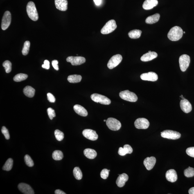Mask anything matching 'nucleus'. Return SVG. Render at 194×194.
Masks as SVG:
<instances>
[{
  "instance_id": "nucleus-39",
  "label": "nucleus",
  "mask_w": 194,
  "mask_h": 194,
  "mask_svg": "<svg viewBox=\"0 0 194 194\" xmlns=\"http://www.w3.org/2000/svg\"><path fill=\"white\" fill-rule=\"evenodd\" d=\"M47 113L48 116L50 119L52 120L56 116L55 111L51 107L47 109Z\"/></svg>"
},
{
  "instance_id": "nucleus-16",
  "label": "nucleus",
  "mask_w": 194,
  "mask_h": 194,
  "mask_svg": "<svg viewBox=\"0 0 194 194\" xmlns=\"http://www.w3.org/2000/svg\"><path fill=\"white\" fill-rule=\"evenodd\" d=\"M180 107L181 109L185 113H188L190 112L192 110V106L191 104L186 98L181 100Z\"/></svg>"
},
{
  "instance_id": "nucleus-47",
  "label": "nucleus",
  "mask_w": 194,
  "mask_h": 194,
  "mask_svg": "<svg viewBox=\"0 0 194 194\" xmlns=\"http://www.w3.org/2000/svg\"><path fill=\"white\" fill-rule=\"evenodd\" d=\"M55 194H66V193H65L64 192H63L62 190H55Z\"/></svg>"
},
{
  "instance_id": "nucleus-22",
  "label": "nucleus",
  "mask_w": 194,
  "mask_h": 194,
  "mask_svg": "<svg viewBox=\"0 0 194 194\" xmlns=\"http://www.w3.org/2000/svg\"><path fill=\"white\" fill-rule=\"evenodd\" d=\"M157 0H146L144 2L143 8L145 10H150L158 4Z\"/></svg>"
},
{
  "instance_id": "nucleus-1",
  "label": "nucleus",
  "mask_w": 194,
  "mask_h": 194,
  "mask_svg": "<svg viewBox=\"0 0 194 194\" xmlns=\"http://www.w3.org/2000/svg\"><path fill=\"white\" fill-rule=\"evenodd\" d=\"M183 34L182 29L180 27L175 26L171 29L168 32V37L170 40L177 41L182 37Z\"/></svg>"
},
{
  "instance_id": "nucleus-33",
  "label": "nucleus",
  "mask_w": 194,
  "mask_h": 194,
  "mask_svg": "<svg viewBox=\"0 0 194 194\" xmlns=\"http://www.w3.org/2000/svg\"><path fill=\"white\" fill-rule=\"evenodd\" d=\"M30 43L29 41H25L22 50V54L24 55H28L29 51Z\"/></svg>"
},
{
  "instance_id": "nucleus-21",
  "label": "nucleus",
  "mask_w": 194,
  "mask_h": 194,
  "mask_svg": "<svg viewBox=\"0 0 194 194\" xmlns=\"http://www.w3.org/2000/svg\"><path fill=\"white\" fill-rule=\"evenodd\" d=\"M128 176L127 174L123 173L119 175L116 181V184L119 187H122L128 180Z\"/></svg>"
},
{
  "instance_id": "nucleus-44",
  "label": "nucleus",
  "mask_w": 194,
  "mask_h": 194,
  "mask_svg": "<svg viewBox=\"0 0 194 194\" xmlns=\"http://www.w3.org/2000/svg\"><path fill=\"white\" fill-rule=\"evenodd\" d=\"M42 67L46 69H48L50 68V63L48 60H45L44 64L42 65Z\"/></svg>"
},
{
  "instance_id": "nucleus-46",
  "label": "nucleus",
  "mask_w": 194,
  "mask_h": 194,
  "mask_svg": "<svg viewBox=\"0 0 194 194\" xmlns=\"http://www.w3.org/2000/svg\"><path fill=\"white\" fill-rule=\"evenodd\" d=\"M118 153L120 155L122 156H125L127 154L126 153L125 150H124L123 148L122 147H120L119 149Z\"/></svg>"
},
{
  "instance_id": "nucleus-36",
  "label": "nucleus",
  "mask_w": 194,
  "mask_h": 194,
  "mask_svg": "<svg viewBox=\"0 0 194 194\" xmlns=\"http://www.w3.org/2000/svg\"><path fill=\"white\" fill-rule=\"evenodd\" d=\"M54 135L56 138L57 141H60L63 139L64 134L63 133L61 132L58 129H56L54 132Z\"/></svg>"
},
{
  "instance_id": "nucleus-24",
  "label": "nucleus",
  "mask_w": 194,
  "mask_h": 194,
  "mask_svg": "<svg viewBox=\"0 0 194 194\" xmlns=\"http://www.w3.org/2000/svg\"><path fill=\"white\" fill-rule=\"evenodd\" d=\"M84 153L86 157L89 159H94L97 155L96 151L91 148L85 149L84 150Z\"/></svg>"
},
{
  "instance_id": "nucleus-42",
  "label": "nucleus",
  "mask_w": 194,
  "mask_h": 194,
  "mask_svg": "<svg viewBox=\"0 0 194 194\" xmlns=\"http://www.w3.org/2000/svg\"><path fill=\"white\" fill-rule=\"evenodd\" d=\"M186 152L188 155L194 157V147H190L187 148Z\"/></svg>"
},
{
  "instance_id": "nucleus-30",
  "label": "nucleus",
  "mask_w": 194,
  "mask_h": 194,
  "mask_svg": "<svg viewBox=\"0 0 194 194\" xmlns=\"http://www.w3.org/2000/svg\"><path fill=\"white\" fill-rule=\"evenodd\" d=\"M52 157L53 159L56 161L61 160L63 157V154L60 151L55 150L54 151L52 154Z\"/></svg>"
},
{
  "instance_id": "nucleus-12",
  "label": "nucleus",
  "mask_w": 194,
  "mask_h": 194,
  "mask_svg": "<svg viewBox=\"0 0 194 194\" xmlns=\"http://www.w3.org/2000/svg\"><path fill=\"white\" fill-rule=\"evenodd\" d=\"M66 60L67 62L71 63L73 66L80 65L86 62L85 58L82 57L70 56L66 58Z\"/></svg>"
},
{
  "instance_id": "nucleus-35",
  "label": "nucleus",
  "mask_w": 194,
  "mask_h": 194,
  "mask_svg": "<svg viewBox=\"0 0 194 194\" xmlns=\"http://www.w3.org/2000/svg\"><path fill=\"white\" fill-rule=\"evenodd\" d=\"M3 66L5 68L7 73H10L12 70V63L10 61L6 60L4 62Z\"/></svg>"
},
{
  "instance_id": "nucleus-34",
  "label": "nucleus",
  "mask_w": 194,
  "mask_h": 194,
  "mask_svg": "<svg viewBox=\"0 0 194 194\" xmlns=\"http://www.w3.org/2000/svg\"><path fill=\"white\" fill-rule=\"evenodd\" d=\"M184 175L186 177L190 178L194 176V168L189 167L184 171Z\"/></svg>"
},
{
  "instance_id": "nucleus-41",
  "label": "nucleus",
  "mask_w": 194,
  "mask_h": 194,
  "mask_svg": "<svg viewBox=\"0 0 194 194\" xmlns=\"http://www.w3.org/2000/svg\"><path fill=\"white\" fill-rule=\"evenodd\" d=\"M126 154H131L133 152V149L131 146L129 145H124L123 147Z\"/></svg>"
},
{
  "instance_id": "nucleus-7",
  "label": "nucleus",
  "mask_w": 194,
  "mask_h": 194,
  "mask_svg": "<svg viewBox=\"0 0 194 194\" xmlns=\"http://www.w3.org/2000/svg\"><path fill=\"white\" fill-rule=\"evenodd\" d=\"M190 63V57L187 54H183L179 58L180 67L181 71H186Z\"/></svg>"
},
{
  "instance_id": "nucleus-45",
  "label": "nucleus",
  "mask_w": 194,
  "mask_h": 194,
  "mask_svg": "<svg viewBox=\"0 0 194 194\" xmlns=\"http://www.w3.org/2000/svg\"><path fill=\"white\" fill-rule=\"evenodd\" d=\"M58 64V61H57V60H55L52 61V66H53V68H54V69L55 70H57V71H58V70H59V69Z\"/></svg>"
},
{
  "instance_id": "nucleus-19",
  "label": "nucleus",
  "mask_w": 194,
  "mask_h": 194,
  "mask_svg": "<svg viewBox=\"0 0 194 194\" xmlns=\"http://www.w3.org/2000/svg\"><path fill=\"white\" fill-rule=\"evenodd\" d=\"M166 178L170 182L173 183L177 181L178 176L177 172L174 169H170L166 173Z\"/></svg>"
},
{
  "instance_id": "nucleus-6",
  "label": "nucleus",
  "mask_w": 194,
  "mask_h": 194,
  "mask_svg": "<svg viewBox=\"0 0 194 194\" xmlns=\"http://www.w3.org/2000/svg\"><path fill=\"white\" fill-rule=\"evenodd\" d=\"M106 124L109 129L114 131L119 130L121 127L120 122L116 119L113 118H108L106 120Z\"/></svg>"
},
{
  "instance_id": "nucleus-13",
  "label": "nucleus",
  "mask_w": 194,
  "mask_h": 194,
  "mask_svg": "<svg viewBox=\"0 0 194 194\" xmlns=\"http://www.w3.org/2000/svg\"><path fill=\"white\" fill-rule=\"evenodd\" d=\"M82 134L86 138L91 141H96L98 139V136L96 131L90 129H84Z\"/></svg>"
},
{
  "instance_id": "nucleus-15",
  "label": "nucleus",
  "mask_w": 194,
  "mask_h": 194,
  "mask_svg": "<svg viewBox=\"0 0 194 194\" xmlns=\"http://www.w3.org/2000/svg\"><path fill=\"white\" fill-rule=\"evenodd\" d=\"M18 188L22 193L25 194H34L32 188L29 185L25 183H20L18 185Z\"/></svg>"
},
{
  "instance_id": "nucleus-9",
  "label": "nucleus",
  "mask_w": 194,
  "mask_h": 194,
  "mask_svg": "<svg viewBox=\"0 0 194 194\" xmlns=\"http://www.w3.org/2000/svg\"><path fill=\"white\" fill-rule=\"evenodd\" d=\"M122 56L119 54L113 56L107 63L108 68L109 69H113L116 67L122 62Z\"/></svg>"
},
{
  "instance_id": "nucleus-2",
  "label": "nucleus",
  "mask_w": 194,
  "mask_h": 194,
  "mask_svg": "<svg viewBox=\"0 0 194 194\" xmlns=\"http://www.w3.org/2000/svg\"><path fill=\"white\" fill-rule=\"evenodd\" d=\"M26 10L28 17L32 20L35 21L38 19V14L35 3L33 2H29L27 5Z\"/></svg>"
},
{
  "instance_id": "nucleus-25",
  "label": "nucleus",
  "mask_w": 194,
  "mask_h": 194,
  "mask_svg": "<svg viewBox=\"0 0 194 194\" xmlns=\"http://www.w3.org/2000/svg\"><path fill=\"white\" fill-rule=\"evenodd\" d=\"M160 17V14L156 13L147 17L146 19L145 22L147 24H154V23L157 22L159 21Z\"/></svg>"
},
{
  "instance_id": "nucleus-49",
  "label": "nucleus",
  "mask_w": 194,
  "mask_h": 194,
  "mask_svg": "<svg viewBox=\"0 0 194 194\" xmlns=\"http://www.w3.org/2000/svg\"><path fill=\"white\" fill-rule=\"evenodd\" d=\"M190 194H194V187L190 188L188 191Z\"/></svg>"
},
{
  "instance_id": "nucleus-14",
  "label": "nucleus",
  "mask_w": 194,
  "mask_h": 194,
  "mask_svg": "<svg viewBox=\"0 0 194 194\" xmlns=\"http://www.w3.org/2000/svg\"><path fill=\"white\" fill-rule=\"evenodd\" d=\"M140 77L142 80L152 82L156 81L158 78L157 74L152 72L142 74Z\"/></svg>"
},
{
  "instance_id": "nucleus-37",
  "label": "nucleus",
  "mask_w": 194,
  "mask_h": 194,
  "mask_svg": "<svg viewBox=\"0 0 194 194\" xmlns=\"http://www.w3.org/2000/svg\"><path fill=\"white\" fill-rule=\"evenodd\" d=\"M24 160L25 163L27 166L29 167H31L34 166V163L31 157L28 154H26L24 157Z\"/></svg>"
},
{
  "instance_id": "nucleus-5",
  "label": "nucleus",
  "mask_w": 194,
  "mask_h": 194,
  "mask_svg": "<svg viewBox=\"0 0 194 194\" xmlns=\"http://www.w3.org/2000/svg\"><path fill=\"white\" fill-rule=\"evenodd\" d=\"M91 98L93 101L103 105H108L111 102L110 99L107 97L98 93H93L91 95Z\"/></svg>"
},
{
  "instance_id": "nucleus-32",
  "label": "nucleus",
  "mask_w": 194,
  "mask_h": 194,
  "mask_svg": "<svg viewBox=\"0 0 194 194\" xmlns=\"http://www.w3.org/2000/svg\"><path fill=\"white\" fill-rule=\"evenodd\" d=\"M28 77V75L25 74L19 73L14 77L13 80L15 82H21L26 80Z\"/></svg>"
},
{
  "instance_id": "nucleus-28",
  "label": "nucleus",
  "mask_w": 194,
  "mask_h": 194,
  "mask_svg": "<svg viewBox=\"0 0 194 194\" xmlns=\"http://www.w3.org/2000/svg\"><path fill=\"white\" fill-rule=\"evenodd\" d=\"M142 31L139 30H134L131 31L128 34L129 37L132 39L139 38L141 37Z\"/></svg>"
},
{
  "instance_id": "nucleus-50",
  "label": "nucleus",
  "mask_w": 194,
  "mask_h": 194,
  "mask_svg": "<svg viewBox=\"0 0 194 194\" xmlns=\"http://www.w3.org/2000/svg\"><path fill=\"white\" fill-rule=\"evenodd\" d=\"M180 97L181 98H182V99H184L185 98H184V97L183 96V95H181V96H180Z\"/></svg>"
},
{
  "instance_id": "nucleus-38",
  "label": "nucleus",
  "mask_w": 194,
  "mask_h": 194,
  "mask_svg": "<svg viewBox=\"0 0 194 194\" xmlns=\"http://www.w3.org/2000/svg\"><path fill=\"white\" fill-rule=\"evenodd\" d=\"M109 172V170H107L106 169H103L101 171V177L102 178L104 179H107V177H108Z\"/></svg>"
},
{
  "instance_id": "nucleus-27",
  "label": "nucleus",
  "mask_w": 194,
  "mask_h": 194,
  "mask_svg": "<svg viewBox=\"0 0 194 194\" xmlns=\"http://www.w3.org/2000/svg\"><path fill=\"white\" fill-rule=\"evenodd\" d=\"M82 76L80 75H69L68 77V82L71 83H77L80 82L82 80Z\"/></svg>"
},
{
  "instance_id": "nucleus-40",
  "label": "nucleus",
  "mask_w": 194,
  "mask_h": 194,
  "mask_svg": "<svg viewBox=\"0 0 194 194\" xmlns=\"http://www.w3.org/2000/svg\"><path fill=\"white\" fill-rule=\"evenodd\" d=\"M1 132L4 135L5 139L9 140L10 138V135L9 134L8 129L4 126H3L1 128Z\"/></svg>"
},
{
  "instance_id": "nucleus-17",
  "label": "nucleus",
  "mask_w": 194,
  "mask_h": 194,
  "mask_svg": "<svg viewBox=\"0 0 194 194\" xmlns=\"http://www.w3.org/2000/svg\"><path fill=\"white\" fill-rule=\"evenodd\" d=\"M156 163V158L154 157H147L143 161V164L146 168L148 170H151Z\"/></svg>"
},
{
  "instance_id": "nucleus-23",
  "label": "nucleus",
  "mask_w": 194,
  "mask_h": 194,
  "mask_svg": "<svg viewBox=\"0 0 194 194\" xmlns=\"http://www.w3.org/2000/svg\"><path fill=\"white\" fill-rule=\"evenodd\" d=\"M73 109L75 112L80 116H86L88 115V112L82 106L75 105L74 106Z\"/></svg>"
},
{
  "instance_id": "nucleus-8",
  "label": "nucleus",
  "mask_w": 194,
  "mask_h": 194,
  "mask_svg": "<svg viewBox=\"0 0 194 194\" xmlns=\"http://www.w3.org/2000/svg\"><path fill=\"white\" fill-rule=\"evenodd\" d=\"M162 137L171 140L179 139L181 137V134L177 131L170 130L163 131L161 133Z\"/></svg>"
},
{
  "instance_id": "nucleus-20",
  "label": "nucleus",
  "mask_w": 194,
  "mask_h": 194,
  "mask_svg": "<svg viewBox=\"0 0 194 194\" xmlns=\"http://www.w3.org/2000/svg\"><path fill=\"white\" fill-rule=\"evenodd\" d=\"M157 57V54L155 52L149 51L148 53L142 56L141 60L143 62H148L152 60Z\"/></svg>"
},
{
  "instance_id": "nucleus-48",
  "label": "nucleus",
  "mask_w": 194,
  "mask_h": 194,
  "mask_svg": "<svg viewBox=\"0 0 194 194\" xmlns=\"http://www.w3.org/2000/svg\"><path fill=\"white\" fill-rule=\"evenodd\" d=\"M93 1L97 5H99L101 3V0H93Z\"/></svg>"
},
{
  "instance_id": "nucleus-51",
  "label": "nucleus",
  "mask_w": 194,
  "mask_h": 194,
  "mask_svg": "<svg viewBox=\"0 0 194 194\" xmlns=\"http://www.w3.org/2000/svg\"><path fill=\"white\" fill-rule=\"evenodd\" d=\"M104 122H106V120H104Z\"/></svg>"
},
{
  "instance_id": "nucleus-26",
  "label": "nucleus",
  "mask_w": 194,
  "mask_h": 194,
  "mask_svg": "<svg viewBox=\"0 0 194 194\" xmlns=\"http://www.w3.org/2000/svg\"><path fill=\"white\" fill-rule=\"evenodd\" d=\"M23 93L28 98H32L35 95V90L31 86H27L23 89Z\"/></svg>"
},
{
  "instance_id": "nucleus-11",
  "label": "nucleus",
  "mask_w": 194,
  "mask_h": 194,
  "mask_svg": "<svg viewBox=\"0 0 194 194\" xmlns=\"http://www.w3.org/2000/svg\"><path fill=\"white\" fill-rule=\"evenodd\" d=\"M134 125L138 129H146L150 125V123L146 119L139 118L135 121Z\"/></svg>"
},
{
  "instance_id": "nucleus-29",
  "label": "nucleus",
  "mask_w": 194,
  "mask_h": 194,
  "mask_svg": "<svg viewBox=\"0 0 194 194\" xmlns=\"http://www.w3.org/2000/svg\"><path fill=\"white\" fill-rule=\"evenodd\" d=\"M13 165V160L11 158H9L7 160L4 165L3 167V170L9 171L11 170Z\"/></svg>"
},
{
  "instance_id": "nucleus-18",
  "label": "nucleus",
  "mask_w": 194,
  "mask_h": 194,
  "mask_svg": "<svg viewBox=\"0 0 194 194\" xmlns=\"http://www.w3.org/2000/svg\"><path fill=\"white\" fill-rule=\"evenodd\" d=\"M55 7L58 10L65 11L68 9L67 0H55Z\"/></svg>"
},
{
  "instance_id": "nucleus-4",
  "label": "nucleus",
  "mask_w": 194,
  "mask_h": 194,
  "mask_svg": "<svg viewBox=\"0 0 194 194\" xmlns=\"http://www.w3.org/2000/svg\"><path fill=\"white\" fill-rule=\"evenodd\" d=\"M117 28L116 22L114 19L108 21L101 30L102 34H107L114 31Z\"/></svg>"
},
{
  "instance_id": "nucleus-52",
  "label": "nucleus",
  "mask_w": 194,
  "mask_h": 194,
  "mask_svg": "<svg viewBox=\"0 0 194 194\" xmlns=\"http://www.w3.org/2000/svg\"><path fill=\"white\" fill-rule=\"evenodd\" d=\"M185 33H186V32H183V33H184V34H185Z\"/></svg>"
},
{
  "instance_id": "nucleus-43",
  "label": "nucleus",
  "mask_w": 194,
  "mask_h": 194,
  "mask_svg": "<svg viewBox=\"0 0 194 194\" xmlns=\"http://www.w3.org/2000/svg\"><path fill=\"white\" fill-rule=\"evenodd\" d=\"M47 98L48 101L50 102L53 103L55 101V98L54 96L51 93H47Z\"/></svg>"
},
{
  "instance_id": "nucleus-31",
  "label": "nucleus",
  "mask_w": 194,
  "mask_h": 194,
  "mask_svg": "<svg viewBox=\"0 0 194 194\" xmlns=\"http://www.w3.org/2000/svg\"><path fill=\"white\" fill-rule=\"evenodd\" d=\"M73 174L75 179L78 180L81 179L82 178V173L81 171L78 167H76L74 169Z\"/></svg>"
},
{
  "instance_id": "nucleus-10",
  "label": "nucleus",
  "mask_w": 194,
  "mask_h": 194,
  "mask_svg": "<svg viewBox=\"0 0 194 194\" xmlns=\"http://www.w3.org/2000/svg\"><path fill=\"white\" fill-rule=\"evenodd\" d=\"M11 21V15L9 11L4 13L2 19L1 27L2 29L5 30L8 28Z\"/></svg>"
},
{
  "instance_id": "nucleus-3",
  "label": "nucleus",
  "mask_w": 194,
  "mask_h": 194,
  "mask_svg": "<svg viewBox=\"0 0 194 194\" xmlns=\"http://www.w3.org/2000/svg\"><path fill=\"white\" fill-rule=\"evenodd\" d=\"M119 96L122 99L131 102H135L138 100L135 93L128 90L121 91L119 93Z\"/></svg>"
}]
</instances>
